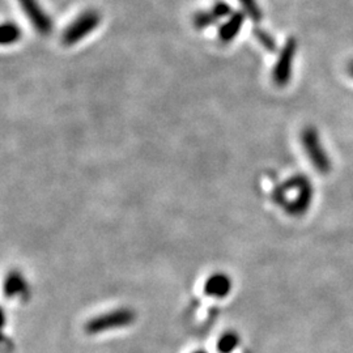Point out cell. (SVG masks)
I'll return each instance as SVG.
<instances>
[{
    "label": "cell",
    "instance_id": "8992f818",
    "mask_svg": "<svg viewBox=\"0 0 353 353\" xmlns=\"http://www.w3.org/2000/svg\"><path fill=\"white\" fill-rule=\"evenodd\" d=\"M245 17H246L245 12L232 13L228 17L227 23L223 24L219 30V38L223 43H229L239 36L245 23Z\"/></svg>",
    "mask_w": 353,
    "mask_h": 353
},
{
    "label": "cell",
    "instance_id": "7c38bea8",
    "mask_svg": "<svg viewBox=\"0 0 353 353\" xmlns=\"http://www.w3.org/2000/svg\"><path fill=\"white\" fill-rule=\"evenodd\" d=\"M211 11H212L214 17H216L217 20L224 19V17H229V16L232 14V8H230V6L227 4L225 1H217L214 7H212Z\"/></svg>",
    "mask_w": 353,
    "mask_h": 353
},
{
    "label": "cell",
    "instance_id": "7a4b0ae2",
    "mask_svg": "<svg viewBox=\"0 0 353 353\" xmlns=\"http://www.w3.org/2000/svg\"><path fill=\"white\" fill-rule=\"evenodd\" d=\"M296 50H297L296 41L290 38L279 54L278 62L272 71V80L278 87H285L290 83Z\"/></svg>",
    "mask_w": 353,
    "mask_h": 353
},
{
    "label": "cell",
    "instance_id": "ba28073f",
    "mask_svg": "<svg viewBox=\"0 0 353 353\" xmlns=\"http://www.w3.org/2000/svg\"><path fill=\"white\" fill-rule=\"evenodd\" d=\"M23 36L21 29L12 21H7L1 26V45L8 46L16 43Z\"/></svg>",
    "mask_w": 353,
    "mask_h": 353
},
{
    "label": "cell",
    "instance_id": "52a82bcc",
    "mask_svg": "<svg viewBox=\"0 0 353 353\" xmlns=\"http://www.w3.org/2000/svg\"><path fill=\"white\" fill-rule=\"evenodd\" d=\"M232 284L229 279L224 275H216L214 278L208 279L205 284V293L214 297H224L229 293Z\"/></svg>",
    "mask_w": 353,
    "mask_h": 353
},
{
    "label": "cell",
    "instance_id": "9a60e30c",
    "mask_svg": "<svg viewBox=\"0 0 353 353\" xmlns=\"http://www.w3.org/2000/svg\"><path fill=\"white\" fill-rule=\"evenodd\" d=\"M350 74L353 76V63L351 64V67H350Z\"/></svg>",
    "mask_w": 353,
    "mask_h": 353
},
{
    "label": "cell",
    "instance_id": "30bf717a",
    "mask_svg": "<svg viewBox=\"0 0 353 353\" xmlns=\"http://www.w3.org/2000/svg\"><path fill=\"white\" fill-rule=\"evenodd\" d=\"M240 1L243 12L252 19L254 23H259L263 17V13L259 10V6L256 0H239Z\"/></svg>",
    "mask_w": 353,
    "mask_h": 353
},
{
    "label": "cell",
    "instance_id": "5bb4252c",
    "mask_svg": "<svg viewBox=\"0 0 353 353\" xmlns=\"http://www.w3.org/2000/svg\"><path fill=\"white\" fill-rule=\"evenodd\" d=\"M234 343H236V338H234L233 335H228V336H224V339H223L221 343L219 344V350H221L223 352H228L229 350H232V348H233Z\"/></svg>",
    "mask_w": 353,
    "mask_h": 353
},
{
    "label": "cell",
    "instance_id": "4fadbf2b",
    "mask_svg": "<svg viewBox=\"0 0 353 353\" xmlns=\"http://www.w3.org/2000/svg\"><path fill=\"white\" fill-rule=\"evenodd\" d=\"M23 287H24V281H23V279H21V280H20V279L14 278L8 279V281H7V287H6V290H7V294H10V296H14L16 293H21V292H23Z\"/></svg>",
    "mask_w": 353,
    "mask_h": 353
},
{
    "label": "cell",
    "instance_id": "8fae6325",
    "mask_svg": "<svg viewBox=\"0 0 353 353\" xmlns=\"http://www.w3.org/2000/svg\"><path fill=\"white\" fill-rule=\"evenodd\" d=\"M255 37L262 43V46L265 48V50L272 52L276 50V42L271 34H268L263 29H255Z\"/></svg>",
    "mask_w": 353,
    "mask_h": 353
},
{
    "label": "cell",
    "instance_id": "277c9868",
    "mask_svg": "<svg viewBox=\"0 0 353 353\" xmlns=\"http://www.w3.org/2000/svg\"><path fill=\"white\" fill-rule=\"evenodd\" d=\"M301 141L313 166H316L319 172H327L330 169V161L326 156V152L323 151L316 130L313 128L303 130Z\"/></svg>",
    "mask_w": 353,
    "mask_h": 353
},
{
    "label": "cell",
    "instance_id": "3957f363",
    "mask_svg": "<svg viewBox=\"0 0 353 353\" xmlns=\"http://www.w3.org/2000/svg\"><path fill=\"white\" fill-rule=\"evenodd\" d=\"M17 1L23 12L26 13L29 23L34 26L38 33L42 36H49L54 29V23L50 16L43 11L38 0H17Z\"/></svg>",
    "mask_w": 353,
    "mask_h": 353
},
{
    "label": "cell",
    "instance_id": "9c48e42d",
    "mask_svg": "<svg viewBox=\"0 0 353 353\" xmlns=\"http://www.w3.org/2000/svg\"><path fill=\"white\" fill-rule=\"evenodd\" d=\"M216 21H217V19L214 17L212 11H201V12H196L194 14V19H192L194 26H195L198 30H202V29H205V28H208V26H212Z\"/></svg>",
    "mask_w": 353,
    "mask_h": 353
},
{
    "label": "cell",
    "instance_id": "5b68a950",
    "mask_svg": "<svg viewBox=\"0 0 353 353\" xmlns=\"http://www.w3.org/2000/svg\"><path fill=\"white\" fill-rule=\"evenodd\" d=\"M132 319H134V314L130 310H118L112 314H105L90 321L87 330L92 334H99L102 330L126 326L128 323H131Z\"/></svg>",
    "mask_w": 353,
    "mask_h": 353
},
{
    "label": "cell",
    "instance_id": "2e32d148",
    "mask_svg": "<svg viewBox=\"0 0 353 353\" xmlns=\"http://www.w3.org/2000/svg\"><path fill=\"white\" fill-rule=\"evenodd\" d=\"M199 353H204V352H199Z\"/></svg>",
    "mask_w": 353,
    "mask_h": 353
},
{
    "label": "cell",
    "instance_id": "6da1fadb",
    "mask_svg": "<svg viewBox=\"0 0 353 353\" xmlns=\"http://www.w3.org/2000/svg\"><path fill=\"white\" fill-rule=\"evenodd\" d=\"M101 23V14L94 11L88 10L85 12L80 13L75 20L65 28L62 34V43L65 46H74L88 37L92 32H94Z\"/></svg>",
    "mask_w": 353,
    "mask_h": 353
}]
</instances>
